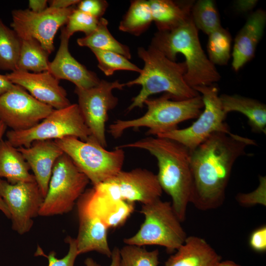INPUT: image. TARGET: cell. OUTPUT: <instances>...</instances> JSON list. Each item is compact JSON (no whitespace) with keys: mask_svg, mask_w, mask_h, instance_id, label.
I'll return each instance as SVG.
<instances>
[{"mask_svg":"<svg viewBox=\"0 0 266 266\" xmlns=\"http://www.w3.org/2000/svg\"><path fill=\"white\" fill-rule=\"evenodd\" d=\"M254 140L231 132H216L191 151L192 187L190 203L200 210L224 203L233 166Z\"/></svg>","mask_w":266,"mask_h":266,"instance_id":"6da1fadb","label":"cell"},{"mask_svg":"<svg viewBox=\"0 0 266 266\" xmlns=\"http://www.w3.org/2000/svg\"><path fill=\"white\" fill-rule=\"evenodd\" d=\"M116 147L144 149L156 158L159 184L170 197L177 217L181 222H184L192 187L191 151L176 141L158 136L145 137Z\"/></svg>","mask_w":266,"mask_h":266,"instance_id":"7a4b0ae2","label":"cell"},{"mask_svg":"<svg viewBox=\"0 0 266 266\" xmlns=\"http://www.w3.org/2000/svg\"><path fill=\"white\" fill-rule=\"evenodd\" d=\"M137 54L143 61L144 67L138 77L125 85H140L141 89L133 98L127 108L128 111L136 107H142L149 97L161 92H165L176 100L188 99L200 95L185 80L186 66L184 62L172 61L151 45L147 49L138 48Z\"/></svg>","mask_w":266,"mask_h":266,"instance_id":"3957f363","label":"cell"},{"mask_svg":"<svg viewBox=\"0 0 266 266\" xmlns=\"http://www.w3.org/2000/svg\"><path fill=\"white\" fill-rule=\"evenodd\" d=\"M151 46L168 59L175 61L176 55L185 58L186 72L184 78L191 87L216 84L221 75L204 53L197 29L190 18L177 27L154 34Z\"/></svg>","mask_w":266,"mask_h":266,"instance_id":"277c9868","label":"cell"},{"mask_svg":"<svg viewBox=\"0 0 266 266\" xmlns=\"http://www.w3.org/2000/svg\"><path fill=\"white\" fill-rule=\"evenodd\" d=\"M172 98L166 94L157 99H147L144 104L147 110L143 115L132 120H116L109 126L108 133L117 138L128 129L146 127L147 134L157 136L178 129L182 122L197 118L204 107L200 94L182 100Z\"/></svg>","mask_w":266,"mask_h":266,"instance_id":"5b68a950","label":"cell"},{"mask_svg":"<svg viewBox=\"0 0 266 266\" xmlns=\"http://www.w3.org/2000/svg\"><path fill=\"white\" fill-rule=\"evenodd\" d=\"M140 212L144 216V221L134 235L124 239L126 244L159 245L171 253L184 243L187 236L171 202L160 199L142 204Z\"/></svg>","mask_w":266,"mask_h":266,"instance_id":"8992f818","label":"cell"},{"mask_svg":"<svg viewBox=\"0 0 266 266\" xmlns=\"http://www.w3.org/2000/svg\"><path fill=\"white\" fill-rule=\"evenodd\" d=\"M63 152L88 178L93 186L107 180L122 170L123 149L108 151L92 136L82 140L73 136L54 140Z\"/></svg>","mask_w":266,"mask_h":266,"instance_id":"52a82bcc","label":"cell"},{"mask_svg":"<svg viewBox=\"0 0 266 266\" xmlns=\"http://www.w3.org/2000/svg\"><path fill=\"white\" fill-rule=\"evenodd\" d=\"M91 136L77 104L54 109L35 126L24 131H8L6 140L16 148L29 147L35 141L73 136L86 141Z\"/></svg>","mask_w":266,"mask_h":266,"instance_id":"ba28073f","label":"cell"},{"mask_svg":"<svg viewBox=\"0 0 266 266\" xmlns=\"http://www.w3.org/2000/svg\"><path fill=\"white\" fill-rule=\"evenodd\" d=\"M89 182L71 159L64 153L54 164L39 216H51L70 212Z\"/></svg>","mask_w":266,"mask_h":266,"instance_id":"9c48e42d","label":"cell"},{"mask_svg":"<svg viewBox=\"0 0 266 266\" xmlns=\"http://www.w3.org/2000/svg\"><path fill=\"white\" fill-rule=\"evenodd\" d=\"M193 89L201 95L204 104L197 120L187 128H178L156 136L176 141L190 151L215 133L231 132L225 122L227 115L223 111L216 84L196 86Z\"/></svg>","mask_w":266,"mask_h":266,"instance_id":"30bf717a","label":"cell"},{"mask_svg":"<svg viewBox=\"0 0 266 266\" xmlns=\"http://www.w3.org/2000/svg\"><path fill=\"white\" fill-rule=\"evenodd\" d=\"M126 86L118 80H100L99 84L89 89L75 88L78 105L91 136L104 147L107 146L105 125L108 112L117 105L118 98L112 94L114 89L122 90Z\"/></svg>","mask_w":266,"mask_h":266,"instance_id":"8fae6325","label":"cell"},{"mask_svg":"<svg viewBox=\"0 0 266 266\" xmlns=\"http://www.w3.org/2000/svg\"><path fill=\"white\" fill-rule=\"evenodd\" d=\"M94 187L110 199L145 204L160 199L163 190L157 174L141 168L119 172L116 175Z\"/></svg>","mask_w":266,"mask_h":266,"instance_id":"7c38bea8","label":"cell"},{"mask_svg":"<svg viewBox=\"0 0 266 266\" xmlns=\"http://www.w3.org/2000/svg\"><path fill=\"white\" fill-rule=\"evenodd\" d=\"M74 8L57 9L48 7L40 12L29 9L12 11L11 27L21 39L33 38L49 54L55 49L54 39L59 30L66 23Z\"/></svg>","mask_w":266,"mask_h":266,"instance_id":"4fadbf2b","label":"cell"},{"mask_svg":"<svg viewBox=\"0 0 266 266\" xmlns=\"http://www.w3.org/2000/svg\"><path fill=\"white\" fill-rule=\"evenodd\" d=\"M0 196L9 211L12 229L21 235L29 232L44 200L36 181L13 184L0 179Z\"/></svg>","mask_w":266,"mask_h":266,"instance_id":"5bb4252c","label":"cell"},{"mask_svg":"<svg viewBox=\"0 0 266 266\" xmlns=\"http://www.w3.org/2000/svg\"><path fill=\"white\" fill-rule=\"evenodd\" d=\"M54 109L17 85L0 95V121L12 131H24L35 126Z\"/></svg>","mask_w":266,"mask_h":266,"instance_id":"9a60e30c","label":"cell"},{"mask_svg":"<svg viewBox=\"0 0 266 266\" xmlns=\"http://www.w3.org/2000/svg\"><path fill=\"white\" fill-rule=\"evenodd\" d=\"M6 75L12 83L22 87L35 99L55 109L71 104L66 90L48 71L31 73L15 70Z\"/></svg>","mask_w":266,"mask_h":266,"instance_id":"2e32d148","label":"cell"},{"mask_svg":"<svg viewBox=\"0 0 266 266\" xmlns=\"http://www.w3.org/2000/svg\"><path fill=\"white\" fill-rule=\"evenodd\" d=\"M70 37L63 27L59 48L54 59L49 63L48 71L58 80L73 83L75 88L86 89L96 86L100 81L96 74L78 62L69 52Z\"/></svg>","mask_w":266,"mask_h":266,"instance_id":"e0dca14e","label":"cell"},{"mask_svg":"<svg viewBox=\"0 0 266 266\" xmlns=\"http://www.w3.org/2000/svg\"><path fill=\"white\" fill-rule=\"evenodd\" d=\"M79 229L75 238L79 255L95 251L111 258L107 227L79 200L77 202Z\"/></svg>","mask_w":266,"mask_h":266,"instance_id":"ac0fdd59","label":"cell"},{"mask_svg":"<svg viewBox=\"0 0 266 266\" xmlns=\"http://www.w3.org/2000/svg\"><path fill=\"white\" fill-rule=\"evenodd\" d=\"M17 148L32 170L44 198L54 164L63 151L54 140L35 141L29 147Z\"/></svg>","mask_w":266,"mask_h":266,"instance_id":"d6986e66","label":"cell"},{"mask_svg":"<svg viewBox=\"0 0 266 266\" xmlns=\"http://www.w3.org/2000/svg\"><path fill=\"white\" fill-rule=\"evenodd\" d=\"M78 200L108 229L124 225L134 208V203L112 200L94 187L86 189Z\"/></svg>","mask_w":266,"mask_h":266,"instance_id":"ffe728a7","label":"cell"},{"mask_svg":"<svg viewBox=\"0 0 266 266\" xmlns=\"http://www.w3.org/2000/svg\"><path fill=\"white\" fill-rule=\"evenodd\" d=\"M266 24V13L258 9L248 18L237 33L232 53V67L239 70L254 57L256 47L262 38Z\"/></svg>","mask_w":266,"mask_h":266,"instance_id":"44dd1931","label":"cell"},{"mask_svg":"<svg viewBox=\"0 0 266 266\" xmlns=\"http://www.w3.org/2000/svg\"><path fill=\"white\" fill-rule=\"evenodd\" d=\"M166 261L165 266H218L221 257L203 238L187 236L184 243Z\"/></svg>","mask_w":266,"mask_h":266,"instance_id":"7402d4cb","label":"cell"},{"mask_svg":"<svg viewBox=\"0 0 266 266\" xmlns=\"http://www.w3.org/2000/svg\"><path fill=\"white\" fill-rule=\"evenodd\" d=\"M222 106L227 115L232 111L245 115L252 131L266 133V105L261 101L238 95L222 94L219 96Z\"/></svg>","mask_w":266,"mask_h":266,"instance_id":"603a6c76","label":"cell"},{"mask_svg":"<svg viewBox=\"0 0 266 266\" xmlns=\"http://www.w3.org/2000/svg\"><path fill=\"white\" fill-rule=\"evenodd\" d=\"M153 21L158 31H167L180 26L191 18L194 1L178 2L170 0H148Z\"/></svg>","mask_w":266,"mask_h":266,"instance_id":"cb8c5ba5","label":"cell"},{"mask_svg":"<svg viewBox=\"0 0 266 266\" xmlns=\"http://www.w3.org/2000/svg\"><path fill=\"white\" fill-rule=\"evenodd\" d=\"M30 167L17 148L6 140L0 141V179L10 184L35 181Z\"/></svg>","mask_w":266,"mask_h":266,"instance_id":"d4e9b609","label":"cell"},{"mask_svg":"<svg viewBox=\"0 0 266 266\" xmlns=\"http://www.w3.org/2000/svg\"><path fill=\"white\" fill-rule=\"evenodd\" d=\"M108 21L104 18L99 19L97 28L90 34L77 39L80 46L87 47L90 49L109 51L120 54L128 59L131 58L129 48L117 41L107 28Z\"/></svg>","mask_w":266,"mask_h":266,"instance_id":"484cf974","label":"cell"},{"mask_svg":"<svg viewBox=\"0 0 266 266\" xmlns=\"http://www.w3.org/2000/svg\"><path fill=\"white\" fill-rule=\"evenodd\" d=\"M49 53L35 39H22L16 70L34 73L48 70Z\"/></svg>","mask_w":266,"mask_h":266,"instance_id":"4316f807","label":"cell"},{"mask_svg":"<svg viewBox=\"0 0 266 266\" xmlns=\"http://www.w3.org/2000/svg\"><path fill=\"white\" fill-rule=\"evenodd\" d=\"M153 22L148 1L136 0L131 2L130 7L120 22V31L138 36L144 33Z\"/></svg>","mask_w":266,"mask_h":266,"instance_id":"83f0119b","label":"cell"},{"mask_svg":"<svg viewBox=\"0 0 266 266\" xmlns=\"http://www.w3.org/2000/svg\"><path fill=\"white\" fill-rule=\"evenodd\" d=\"M21 44L22 39L0 17V70H16Z\"/></svg>","mask_w":266,"mask_h":266,"instance_id":"f1b7e54d","label":"cell"},{"mask_svg":"<svg viewBox=\"0 0 266 266\" xmlns=\"http://www.w3.org/2000/svg\"><path fill=\"white\" fill-rule=\"evenodd\" d=\"M191 18L199 30L209 34L221 27L218 11L212 0H199L194 2L191 11Z\"/></svg>","mask_w":266,"mask_h":266,"instance_id":"f546056e","label":"cell"},{"mask_svg":"<svg viewBox=\"0 0 266 266\" xmlns=\"http://www.w3.org/2000/svg\"><path fill=\"white\" fill-rule=\"evenodd\" d=\"M231 42L230 33L222 26L208 34V58L214 65L227 64L231 56Z\"/></svg>","mask_w":266,"mask_h":266,"instance_id":"4dcf8cb0","label":"cell"},{"mask_svg":"<svg viewBox=\"0 0 266 266\" xmlns=\"http://www.w3.org/2000/svg\"><path fill=\"white\" fill-rule=\"evenodd\" d=\"M158 249L148 251L142 246L127 245L120 248V266H158Z\"/></svg>","mask_w":266,"mask_h":266,"instance_id":"1f68e13d","label":"cell"},{"mask_svg":"<svg viewBox=\"0 0 266 266\" xmlns=\"http://www.w3.org/2000/svg\"><path fill=\"white\" fill-rule=\"evenodd\" d=\"M96 56L98 67L107 76L112 75L117 70H129L137 72L141 69L133 64L124 56L114 52L91 49Z\"/></svg>","mask_w":266,"mask_h":266,"instance_id":"d6a6232c","label":"cell"},{"mask_svg":"<svg viewBox=\"0 0 266 266\" xmlns=\"http://www.w3.org/2000/svg\"><path fill=\"white\" fill-rule=\"evenodd\" d=\"M99 19L74 8L68 17L65 30L70 37L77 32H83L87 35L97 28Z\"/></svg>","mask_w":266,"mask_h":266,"instance_id":"836d02e7","label":"cell"},{"mask_svg":"<svg viewBox=\"0 0 266 266\" xmlns=\"http://www.w3.org/2000/svg\"><path fill=\"white\" fill-rule=\"evenodd\" d=\"M66 241L68 244V250L62 258H57L55 251H51L48 255H46L39 247L37 248L35 255L46 257L48 261V266H74L76 259L79 256L75 238L68 236Z\"/></svg>","mask_w":266,"mask_h":266,"instance_id":"e575fe53","label":"cell"},{"mask_svg":"<svg viewBox=\"0 0 266 266\" xmlns=\"http://www.w3.org/2000/svg\"><path fill=\"white\" fill-rule=\"evenodd\" d=\"M266 177L259 176L258 187L253 192L249 193H239L236 196L238 203L243 206H251L260 203L266 205Z\"/></svg>","mask_w":266,"mask_h":266,"instance_id":"d590c367","label":"cell"},{"mask_svg":"<svg viewBox=\"0 0 266 266\" xmlns=\"http://www.w3.org/2000/svg\"><path fill=\"white\" fill-rule=\"evenodd\" d=\"M108 3L102 0H80L77 9L95 18H101L106 11Z\"/></svg>","mask_w":266,"mask_h":266,"instance_id":"8d00e7d4","label":"cell"},{"mask_svg":"<svg viewBox=\"0 0 266 266\" xmlns=\"http://www.w3.org/2000/svg\"><path fill=\"white\" fill-rule=\"evenodd\" d=\"M249 246L254 251L262 253L266 251V226L263 225L255 229L250 234Z\"/></svg>","mask_w":266,"mask_h":266,"instance_id":"74e56055","label":"cell"},{"mask_svg":"<svg viewBox=\"0 0 266 266\" xmlns=\"http://www.w3.org/2000/svg\"><path fill=\"white\" fill-rule=\"evenodd\" d=\"M111 261L109 266H120V248L114 247L112 250L111 256ZM85 266H101L92 258H87L84 261Z\"/></svg>","mask_w":266,"mask_h":266,"instance_id":"f35d334b","label":"cell"},{"mask_svg":"<svg viewBox=\"0 0 266 266\" xmlns=\"http://www.w3.org/2000/svg\"><path fill=\"white\" fill-rule=\"evenodd\" d=\"M257 3L256 0H238L235 1L234 6L239 12H246L253 9Z\"/></svg>","mask_w":266,"mask_h":266,"instance_id":"ab89813d","label":"cell"},{"mask_svg":"<svg viewBox=\"0 0 266 266\" xmlns=\"http://www.w3.org/2000/svg\"><path fill=\"white\" fill-rule=\"evenodd\" d=\"M78 0H52L49 1V7L57 9H66L78 3Z\"/></svg>","mask_w":266,"mask_h":266,"instance_id":"60d3db41","label":"cell"},{"mask_svg":"<svg viewBox=\"0 0 266 266\" xmlns=\"http://www.w3.org/2000/svg\"><path fill=\"white\" fill-rule=\"evenodd\" d=\"M47 1L46 0H30L29 9L34 12H42L48 7Z\"/></svg>","mask_w":266,"mask_h":266,"instance_id":"b9f144b4","label":"cell"},{"mask_svg":"<svg viewBox=\"0 0 266 266\" xmlns=\"http://www.w3.org/2000/svg\"><path fill=\"white\" fill-rule=\"evenodd\" d=\"M13 85L6 74L2 75L0 73V95L11 89Z\"/></svg>","mask_w":266,"mask_h":266,"instance_id":"7bdbcfd3","label":"cell"},{"mask_svg":"<svg viewBox=\"0 0 266 266\" xmlns=\"http://www.w3.org/2000/svg\"><path fill=\"white\" fill-rule=\"evenodd\" d=\"M0 211L8 218L10 219V213L8 207L0 196Z\"/></svg>","mask_w":266,"mask_h":266,"instance_id":"ee69618b","label":"cell"},{"mask_svg":"<svg viewBox=\"0 0 266 266\" xmlns=\"http://www.w3.org/2000/svg\"><path fill=\"white\" fill-rule=\"evenodd\" d=\"M239 265L233 261L226 260L224 261H221L218 264V266H239Z\"/></svg>","mask_w":266,"mask_h":266,"instance_id":"f6af8a7d","label":"cell"},{"mask_svg":"<svg viewBox=\"0 0 266 266\" xmlns=\"http://www.w3.org/2000/svg\"><path fill=\"white\" fill-rule=\"evenodd\" d=\"M7 127L1 122L0 121V141L2 139V136L4 133Z\"/></svg>","mask_w":266,"mask_h":266,"instance_id":"bcb514c9","label":"cell"},{"mask_svg":"<svg viewBox=\"0 0 266 266\" xmlns=\"http://www.w3.org/2000/svg\"><path fill=\"white\" fill-rule=\"evenodd\" d=\"M239 266H241V265H239Z\"/></svg>","mask_w":266,"mask_h":266,"instance_id":"7dc6e473","label":"cell"}]
</instances>
